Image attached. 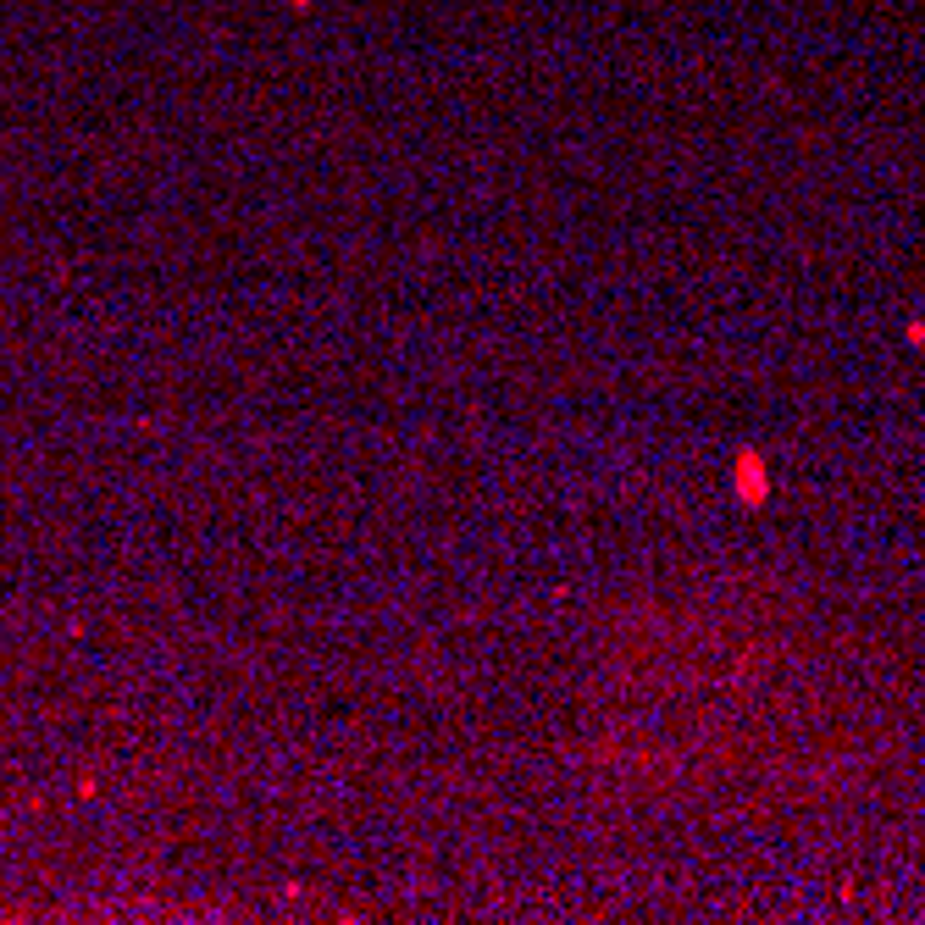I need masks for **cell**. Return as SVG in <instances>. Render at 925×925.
<instances>
[{"instance_id":"obj_1","label":"cell","mask_w":925,"mask_h":925,"mask_svg":"<svg viewBox=\"0 0 925 925\" xmlns=\"http://www.w3.org/2000/svg\"><path fill=\"white\" fill-rule=\"evenodd\" d=\"M765 460L759 455H737V493H743L748 505H765Z\"/></svg>"}]
</instances>
